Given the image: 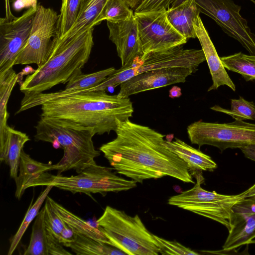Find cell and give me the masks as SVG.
I'll return each instance as SVG.
<instances>
[{
    "instance_id": "1",
    "label": "cell",
    "mask_w": 255,
    "mask_h": 255,
    "mask_svg": "<svg viewBox=\"0 0 255 255\" xmlns=\"http://www.w3.org/2000/svg\"><path fill=\"white\" fill-rule=\"evenodd\" d=\"M116 137L99 148L116 172L136 183L170 176L195 183L187 163L165 144V135L131 122L119 123Z\"/></svg>"
},
{
    "instance_id": "2",
    "label": "cell",
    "mask_w": 255,
    "mask_h": 255,
    "mask_svg": "<svg viewBox=\"0 0 255 255\" xmlns=\"http://www.w3.org/2000/svg\"><path fill=\"white\" fill-rule=\"evenodd\" d=\"M40 117L72 128L90 129L96 134L115 131L118 124L134 112L129 98L106 91L71 94L41 104Z\"/></svg>"
},
{
    "instance_id": "3",
    "label": "cell",
    "mask_w": 255,
    "mask_h": 255,
    "mask_svg": "<svg viewBox=\"0 0 255 255\" xmlns=\"http://www.w3.org/2000/svg\"><path fill=\"white\" fill-rule=\"evenodd\" d=\"M93 27L69 41L54 38L46 61L28 75L20 85L24 94L34 95L49 90L82 73L94 45Z\"/></svg>"
},
{
    "instance_id": "4",
    "label": "cell",
    "mask_w": 255,
    "mask_h": 255,
    "mask_svg": "<svg viewBox=\"0 0 255 255\" xmlns=\"http://www.w3.org/2000/svg\"><path fill=\"white\" fill-rule=\"evenodd\" d=\"M35 128V141L50 142L54 148L63 149V157L55 164L58 174L72 169L79 173L96 163L95 158L100 155L94 145L96 134L92 129L72 128L41 117Z\"/></svg>"
},
{
    "instance_id": "5",
    "label": "cell",
    "mask_w": 255,
    "mask_h": 255,
    "mask_svg": "<svg viewBox=\"0 0 255 255\" xmlns=\"http://www.w3.org/2000/svg\"><path fill=\"white\" fill-rule=\"evenodd\" d=\"M113 246L129 255H158L160 247L154 235L146 228L138 215L107 206L96 221Z\"/></svg>"
},
{
    "instance_id": "6",
    "label": "cell",
    "mask_w": 255,
    "mask_h": 255,
    "mask_svg": "<svg viewBox=\"0 0 255 255\" xmlns=\"http://www.w3.org/2000/svg\"><path fill=\"white\" fill-rule=\"evenodd\" d=\"M114 168L92 164L78 173L77 175L65 176L52 175L48 172L43 173L31 182L27 189L39 186L52 185L54 187L68 191L74 194L100 193L128 191L136 187V182L117 175Z\"/></svg>"
},
{
    "instance_id": "7",
    "label": "cell",
    "mask_w": 255,
    "mask_h": 255,
    "mask_svg": "<svg viewBox=\"0 0 255 255\" xmlns=\"http://www.w3.org/2000/svg\"><path fill=\"white\" fill-rule=\"evenodd\" d=\"M194 176L196 179L194 187L170 197L168 203L216 221L230 231L233 226V208L246 198L247 190L232 195L209 191L201 187L204 181L201 171Z\"/></svg>"
},
{
    "instance_id": "8",
    "label": "cell",
    "mask_w": 255,
    "mask_h": 255,
    "mask_svg": "<svg viewBox=\"0 0 255 255\" xmlns=\"http://www.w3.org/2000/svg\"><path fill=\"white\" fill-rule=\"evenodd\" d=\"M206 61L202 49H184L182 45L143 56L131 66L116 70L96 86L79 92L106 91L115 88L132 77L143 72L158 69L183 67L196 71L199 65Z\"/></svg>"
},
{
    "instance_id": "9",
    "label": "cell",
    "mask_w": 255,
    "mask_h": 255,
    "mask_svg": "<svg viewBox=\"0 0 255 255\" xmlns=\"http://www.w3.org/2000/svg\"><path fill=\"white\" fill-rule=\"evenodd\" d=\"M187 131L191 143L199 147L209 145L223 151L255 144V124L243 121L224 124L199 121L189 125Z\"/></svg>"
},
{
    "instance_id": "10",
    "label": "cell",
    "mask_w": 255,
    "mask_h": 255,
    "mask_svg": "<svg viewBox=\"0 0 255 255\" xmlns=\"http://www.w3.org/2000/svg\"><path fill=\"white\" fill-rule=\"evenodd\" d=\"M134 14L143 56L167 50L187 42V39L168 20L166 10L134 12Z\"/></svg>"
},
{
    "instance_id": "11",
    "label": "cell",
    "mask_w": 255,
    "mask_h": 255,
    "mask_svg": "<svg viewBox=\"0 0 255 255\" xmlns=\"http://www.w3.org/2000/svg\"><path fill=\"white\" fill-rule=\"evenodd\" d=\"M58 17L54 9L37 6L29 37L14 65L36 64L39 67L46 61L56 36Z\"/></svg>"
},
{
    "instance_id": "12",
    "label": "cell",
    "mask_w": 255,
    "mask_h": 255,
    "mask_svg": "<svg viewBox=\"0 0 255 255\" xmlns=\"http://www.w3.org/2000/svg\"><path fill=\"white\" fill-rule=\"evenodd\" d=\"M200 13L213 19L225 33L255 55V34L240 14L241 6L232 0H195Z\"/></svg>"
},
{
    "instance_id": "13",
    "label": "cell",
    "mask_w": 255,
    "mask_h": 255,
    "mask_svg": "<svg viewBox=\"0 0 255 255\" xmlns=\"http://www.w3.org/2000/svg\"><path fill=\"white\" fill-rule=\"evenodd\" d=\"M37 6L29 7L12 20L0 18V74L14 65L29 37Z\"/></svg>"
},
{
    "instance_id": "14",
    "label": "cell",
    "mask_w": 255,
    "mask_h": 255,
    "mask_svg": "<svg viewBox=\"0 0 255 255\" xmlns=\"http://www.w3.org/2000/svg\"><path fill=\"white\" fill-rule=\"evenodd\" d=\"M195 72L187 67H175L143 72L121 84L118 95L121 98H128L142 92L184 83L186 78Z\"/></svg>"
},
{
    "instance_id": "15",
    "label": "cell",
    "mask_w": 255,
    "mask_h": 255,
    "mask_svg": "<svg viewBox=\"0 0 255 255\" xmlns=\"http://www.w3.org/2000/svg\"><path fill=\"white\" fill-rule=\"evenodd\" d=\"M107 24L109 30V39L116 47L121 67H128L139 61L143 53L134 14L128 20L118 22L107 21Z\"/></svg>"
},
{
    "instance_id": "16",
    "label": "cell",
    "mask_w": 255,
    "mask_h": 255,
    "mask_svg": "<svg viewBox=\"0 0 255 255\" xmlns=\"http://www.w3.org/2000/svg\"><path fill=\"white\" fill-rule=\"evenodd\" d=\"M232 228L223 246L225 252H231L250 244L255 238V202L247 199L233 208Z\"/></svg>"
},
{
    "instance_id": "17",
    "label": "cell",
    "mask_w": 255,
    "mask_h": 255,
    "mask_svg": "<svg viewBox=\"0 0 255 255\" xmlns=\"http://www.w3.org/2000/svg\"><path fill=\"white\" fill-rule=\"evenodd\" d=\"M194 28L207 62L213 82L208 91L217 90L221 86H227L233 91L236 86L225 70L220 57L209 36L208 32L199 16Z\"/></svg>"
},
{
    "instance_id": "18",
    "label": "cell",
    "mask_w": 255,
    "mask_h": 255,
    "mask_svg": "<svg viewBox=\"0 0 255 255\" xmlns=\"http://www.w3.org/2000/svg\"><path fill=\"white\" fill-rule=\"evenodd\" d=\"M30 139L26 133L7 126L4 139L0 142V160L9 167L11 178L15 179L18 173L20 154L26 142Z\"/></svg>"
},
{
    "instance_id": "19",
    "label": "cell",
    "mask_w": 255,
    "mask_h": 255,
    "mask_svg": "<svg viewBox=\"0 0 255 255\" xmlns=\"http://www.w3.org/2000/svg\"><path fill=\"white\" fill-rule=\"evenodd\" d=\"M200 12L195 0H185L177 6L167 10L168 20L187 39L197 38L194 25Z\"/></svg>"
},
{
    "instance_id": "20",
    "label": "cell",
    "mask_w": 255,
    "mask_h": 255,
    "mask_svg": "<svg viewBox=\"0 0 255 255\" xmlns=\"http://www.w3.org/2000/svg\"><path fill=\"white\" fill-rule=\"evenodd\" d=\"M166 146L185 161L192 175L202 171H212L217 165L211 157L195 149L180 139L165 140Z\"/></svg>"
},
{
    "instance_id": "21",
    "label": "cell",
    "mask_w": 255,
    "mask_h": 255,
    "mask_svg": "<svg viewBox=\"0 0 255 255\" xmlns=\"http://www.w3.org/2000/svg\"><path fill=\"white\" fill-rule=\"evenodd\" d=\"M53 170H56V164L37 161L32 158L23 149L20 154L18 174L14 180L16 198L20 199L27 189V186L40 175Z\"/></svg>"
},
{
    "instance_id": "22",
    "label": "cell",
    "mask_w": 255,
    "mask_h": 255,
    "mask_svg": "<svg viewBox=\"0 0 255 255\" xmlns=\"http://www.w3.org/2000/svg\"><path fill=\"white\" fill-rule=\"evenodd\" d=\"M108 0H82L78 18L74 25L61 38L69 41L96 25V21Z\"/></svg>"
},
{
    "instance_id": "23",
    "label": "cell",
    "mask_w": 255,
    "mask_h": 255,
    "mask_svg": "<svg viewBox=\"0 0 255 255\" xmlns=\"http://www.w3.org/2000/svg\"><path fill=\"white\" fill-rule=\"evenodd\" d=\"M46 200L48 201L57 215L76 233L83 235L101 243L113 246L112 243L97 225L96 227L92 226L87 222L55 202L48 196Z\"/></svg>"
},
{
    "instance_id": "24",
    "label": "cell",
    "mask_w": 255,
    "mask_h": 255,
    "mask_svg": "<svg viewBox=\"0 0 255 255\" xmlns=\"http://www.w3.org/2000/svg\"><path fill=\"white\" fill-rule=\"evenodd\" d=\"M18 80V75L10 68L4 73L0 74V142L5 136L9 114L7 105L12 91Z\"/></svg>"
},
{
    "instance_id": "25",
    "label": "cell",
    "mask_w": 255,
    "mask_h": 255,
    "mask_svg": "<svg viewBox=\"0 0 255 255\" xmlns=\"http://www.w3.org/2000/svg\"><path fill=\"white\" fill-rule=\"evenodd\" d=\"M69 248L77 255H126L124 252L114 246L79 233H77L76 239L71 244Z\"/></svg>"
},
{
    "instance_id": "26",
    "label": "cell",
    "mask_w": 255,
    "mask_h": 255,
    "mask_svg": "<svg viewBox=\"0 0 255 255\" xmlns=\"http://www.w3.org/2000/svg\"><path fill=\"white\" fill-rule=\"evenodd\" d=\"M23 255H48L44 207L39 212L35 219L29 243Z\"/></svg>"
},
{
    "instance_id": "27",
    "label": "cell",
    "mask_w": 255,
    "mask_h": 255,
    "mask_svg": "<svg viewBox=\"0 0 255 255\" xmlns=\"http://www.w3.org/2000/svg\"><path fill=\"white\" fill-rule=\"evenodd\" d=\"M53 187H54L52 185L46 186L34 203H33L32 200L18 229L11 240L8 255H11L16 250L27 229L32 221L35 219L44 201Z\"/></svg>"
},
{
    "instance_id": "28",
    "label": "cell",
    "mask_w": 255,
    "mask_h": 255,
    "mask_svg": "<svg viewBox=\"0 0 255 255\" xmlns=\"http://www.w3.org/2000/svg\"><path fill=\"white\" fill-rule=\"evenodd\" d=\"M224 67L241 74L246 81L255 80V62L241 52L220 57Z\"/></svg>"
},
{
    "instance_id": "29",
    "label": "cell",
    "mask_w": 255,
    "mask_h": 255,
    "mask_svg": "<svg viewBox=\"0 0 255 255\" xmlns=\"http://www.w3.org/2000/svg\"><path fill=\"white\" fill-rule=\"evenodd\" d=\"M82 0H62L55 37L61 38L74 25L78 18Z\"/></svg>"
},
{
    "instance_id": "30",
    "label": "cell",
    "mask_w": 255,
    "mask_h": 255,
    "mask_svg": "<svg viewBox=\"0 0 255 255\" xmlns=\"http://www.w3.org/2000/svg\"><path fill=\"white\" fill-rule=\"evenodd\" d=\"M133 14L125 0H108L96 21V25L103 20L112 22L125 21Z\"/></svg>"
},
{
    "instance_id": "31",
    "label": "cell",
    "mask_w": 255,
    "mask_h": 255,
    "mask_svg": "<svg viewBox=\"0 0 255 255\" xmlns=\"http://www.w3.org/2000/svg\"><path fill=\"white\" fill-rule=\"evenodd\" d=\"M231 109H226L215 105L211 109L218 112L227 114L235 120H255V105L253 102L246 100L242 97L238 99L231 100Z\"/></svg>"
},
{
    "instance_id": "32",
    "label": "cell",
    "mask_w": 255,
    "mask_h": 255,
    "mask_svg": "<svg viewBox=\"0 0 255 255\" xmlns=\"http://www.w3.org/2000/svg\"><path fill=\"white\" fill-rule=\"evenodd\" d=\"M43 207L46 227L59 240L61 233L66 224L57 215L46 200Z\"/></svg>"
},
{
    "instance_id": "33",
    "label": "cell",
    "mask_w": 255,
    "mask_h": 255,
    "mask_svg": "<svg viewBox=\"0 0 255 255\" xmlns=\"http://www.w3.org/2000/svg\"><path fill=\"white\" fill-rule=\"evenodd\" d=\"M154 237L160 247V254L162 255H199V253L177 242L168 241L156 235H154Z\"/></svg>"
},
{
    "instance_id": "34",
    "label": "cell",
    "mask_w": 255,
    "mask_h": 255,
    "mask_svg": "<svg viewBox=\"0 0 255 255\" xmlns=\"http://www.w3.org/2000/svg\"><path fill=\"white\" fill-rule=\"evenodd\" d=\"M173 0H143L134 10V13L168 10Z\"/></svg>"
},
{
    "instance_id": "35",
    "label": "cell",
    "mask_w": 255,
    "mask_h": 255,
    "mask_svg": "<svg viewBox=\"0 0 255 255\" xmlns=\"http://www.w3.org/2000/svg\"><path fill=\"white\" fill-rule=\"evenodd\" d=\"M48 255H71L65 250L59 240L46 228Z\"/></svg>"
},
{
    "instance_id": "36",
    "label": "cell",
    "mask_w": 255,
    "mask_h": 255,
    "mask_svg": "<svg viewBox=\"0 0 255 255\" xmlns=\"http://www.w3.org/2000/svg\"><path fill=\"white\" fill-rule=\"evenodd\" d=\"M76 237L77 233L66 224L61 233L59 241L64 246L69 248Z\"/></svg>"
},
{
    "instance_id": "37",
    "label": "cell",
    "mask_w": 255,
    "mask_h": 255,
    "mask_svg": "<svg viewBox=\"0 0 255 255\" xmlns=\"http://www.w3.org/2000/svg\"><path fill=\"white\" fill-rule=\"evenodd\" d=\"M240 149L246 157L255 161V144L248 145Z\"/></svg>"
},
{
    "instance_id": "38",
    "label": "cell",
    "mask_w": 255,
    "mask_h": 255,
    "mask_svg": "<svg viewBox=\"0 0 255 255\" xmlns=\"http://www.w3.org/2000/svg\"><path fill=\"white\" fill-rule=\"evenodd\" d=\"M36 69H33L30 66H27L17 74L18 80L17 83L20 85L23 82V77L25 75H30L35 71Z\"/></svg>"
},
{
    "instance_id": "39",
    "label": "cell",
    "mask_w": 255,
    "mask_h": 255,
    "mask_svg": "<svg viewBox=\"0 0 255 255\" xmlns=\"http://www.w3.org/2000/svg\"><path fill=\"white\" fill-rule=\"evenodd\" d=\"M181 95V88L176 86H173L169 91V97L171 98H179Z\"/></svg>"
},
{
    "instance_id": "40",
    "label": "cell",
    "mask_w": 255,
    "mask_h": 255,
    "mask_svg": "<svg viewBox=\"0 0 255 255\" xmlns=\"http://www.w3.org/2000/svg\"><path fill=\"white\" fill-rule=\"evenodd\" d=\"M5 17L8 20H12L15 18V17L12 13L9 4V0H5Z\"/></svg>"
},
{
    "instance_id": "41",
    "label": "cell",
    "mask_w": 255,
    "mask_h": 255,
    "mask_svg": "<svg viewBox=\"0 0 255 255\" xmlns=\"http://www.w3.org/2000/svg\"><path fill=\"white\" fill-rule=\"evenodd\" d=\"M246 199L255 202V184L247 189Z\"/></svg>"
},
{
    "instance_id": "42",
    "label": "cell",
    "mask_w": 255,
    "mask_h": 255,
    "mask_svg": "<svg viewBox=\"0 0 255 255\" xmlns=\"http://www.w3.org/2000/svg\"><path fill=\"white\" fill-rule=\"evenodd\" d=\"M129 7L133 9H135L143 0H125Z\"/></svg>"
},
{
    "instance_id": "43",
    "label": "cell",
    "mask_w": 255,
    "mask_h": 255,
    "mask_svg": "<svg viewBox=\"0 0 255 255\" xmlns=\"http://www.w3.org/2000/svg\"><path fill=\"white\" fill-rule=\"evenodd\" d=\"M185 0H173L171 4V7L173 8L177 5L181 4L182 2H183ZM252 1L254 4H255V0H250Z\"/></svg>"
},
{
    "instance_id": "44",
    "label": "cell",
    "mask_w": 255,
    "mask_h": 255,
    "mask_svg": "<svg viewBox=\"0 0 255 255\" xmlns=\"http://www.w3.org/2000/svg\"><path fill=\"white\" fill-rule=\"evenodd\" d=\"M250 57L255 62V55H249Z\"/></svg>"
},
{
    "instance_id": "45",
    "label": "cell",
    "mask_w": 255,
    "mask_h": 255,
    "mask_svg": "<svg viewBox=\"0 0 255 255\" xmlns=\"http://www.w3.org/2000/svg\"><path fill=\"white\" fill-rule=\"evenodd\" d=\"M250 244H255V240L254 239L250 241Z\"/></svg>"
}]
</instances>
